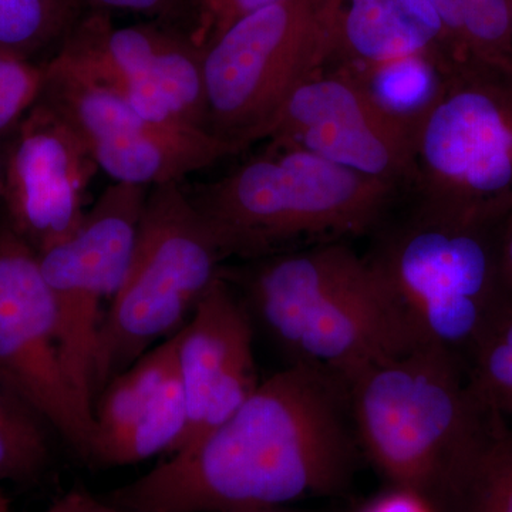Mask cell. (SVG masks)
<instances>
[{"label": "cell", "instance_id": "obj_1", "mask_svg": "<svg viewBox=\"0 0 512 512\" xmlns=\"http://www.w3.org/2000/svg\"><path fill=\"white\" fill-rule=\"evenodd\" d=\"M359 453L345 380L288 365L220 429L106 500L123 512L285 507L345 490Z\"/></svg>", "mask_w": 512, "mask_h": 512}, {"label": "cell", "instance_id": "obj_2", "mask_svg": "<svg viewBox=\"0 0 512 512\" xmlns=\"http://www.w3.org/2000/svg\"><path fill=\"white\" fill-rule=\"evenodd\" d=\"M220 275L291 365L348 382L417 348L375 268L346 241L224 265Z\"/></svg>", "mask_w": 512, "mask_h": 512}, {"label": "cell", "instance_id": "obj_3", "mask_svg": "<svg viewBox=\"0 0 512 512\" xmlns=\"http://www.w3.org/2000/svg\"><path fill=\"white\" fill-rule=\"evenodd\" d=\"M497 221L402 195L369 235L366 258L417 346L443 350L467 367L478 345L512 308Z\"/></svg>", "mask_w": 512, "mask_h": 512}, {"label": "cell", "instance_id": "obj_4", "mask_svg": "<svg viewBox=\"0 0 512 512\" xmlns=\"http://www.w3.org/2000/svg\"><path fill=\"white\" fill-rule=\"evenodd\" d=\"M184 188L228 259L239 261L369 237L404 194L279 141L218 180Z\"/></svg>", "mask_w": 512, "mask_h": 512}, {"label": "cell", "instance_id": "obj_5", "mask_svg": "<svg viewBox=\"0 0 512 512\" xmlns=\"http://www.w3.org/2000/svg\"><path fill=\"white\" fill-rule=\"evenodd\" d=\"M346 386L360 451L396 491L440 508L493 416L464 363L417 346Z\"/></svg>", "mask_w": 512, "mask_h": 512}, {"label": "cell", "instance_id": "obj_6", "mask_svg": "<svg viewBox=\"0 0 512 512\" xmlns=\"http://www.w3.org/2000/svg\"><path fill=\"white\" fill-rule=\"evenodd\" d=\"M228 256L184 183L148 191L123 284L101 319L93 397L160 339L180 332Z\"/></svg>", "mask_w": 512, "mask_h": 512}, {"label": "cell", "instance_id": "obj_7", "mask_svg": "<svg viewBox=\"0 0 512 512\" xmlns=\"http://www.w3.org/2000/svg\"><path fill=\"white\" fill-rule=\"evenodd\" d=\"M342 0H281L202 49L207 131L237 151L264 140L301 84L335 64Z\"/></svg>", "mask_w": 512, "mask_h": 512}, {"label": "cell", "instance_id": "obj_8", "mask_svg": "<svg viewBox=\"0 0 512 512\" xmlns=\"http://www.w3.org/2000/svg\"><path fill=\"white\" fill-rule=\"evenodd\" d=\"M413 174L404 195L500 221L512 207V70L463 64L413 116Z\"/></svg>", "mask_w": 512, "mask_h": 512}, {"label": "cell", "instance_id": "obj_9", "mask_svg": "<svg viewBox=\"0 0 512 512\" xmlns=\"http://www.w3.org/2000/svg\"><path fill=\"white\" fill-rule=\"evenodd\" d=\"M151 187L113 183L69 238L39 254L59 320L64 372L84 412L94 419L93 362L101 302L113 299L133 258Z\"/></svg>", "mask_w": 512, "mask_h": 512}, {"label": "cell", "instance_id": "obj_10", "mask_svg": "<svg viewBox=\"0 0 512 512\" xmlns=\"http://www.w3.org/2000/svg\"><path fill=\"white\" fill-rule=\"evenodd\" d=\"M39 99L69 124L114 183H183L188 175L237 154L201 128L148 120L120 94L56 57L43 63Z\"/></svg>", "mask_w": 512, "mask_h": 512}, {"label": "cell", "instance_id": "obj_11", "mask_svg": "<svg viewBox=\"0 0 512 512\" xmlns=\"http://www.w3.org/2000/svg\"><path fill=\"white\" fill-rule=\"evenodd\" d=\"M0 382L93 464L96 421L77 399L60 355L59 320L39 256L0 215Z\"/></svg>", "mask_w": 512, "mask_h": 512}, {"label": "cell", "instance_id": "obj_12", "mask_svg": "<svg viewBox=\"0 0 512 512\" xmlns=\"http://www.w3.org/2000/svg\"><path fill=\"white\" fill-rule=\"evenodd\" d=\"M53 57L148 120L207 131L202 49L181 30L153 20L120 26L110 13L89 10Z\"/></svg>", "mask_w": 512, "mask_h": 512}, {"label": "cell", "instance_id": "obj_13", "mask_svg": "<svg viewBox=\"0 0 512 512\" xmlns=\"http://www.w3.org/2000/svg\"><path fill=\"white\" fill-rule=\"evenodd\" d=\"M412 128L413 117L390 110L355 73L332 66L289 96L264 140L301 147L406 191L413 174Z\"/></svg>", "mask_w": 512, "mask_h": 512}, {"label": "cell", "instance_id": "obj_14", "mask_svg": "<svg viewBox=\"0 0 512 512\" xmlns=\"http://www.w3.org/2000/svg\"><path fill=\"white\" fill-rule=\"evenodd\" d=\"M96 170L69 124L39 99L3 140L0 215L42 254L79 227Z\"/></svg>", "mask_w": 512, "mask_h": 512}, {"label": "cell", "instance_id": "obj_15", "mask_svg": "<svg viewBox=\"0 0 512 512\" xmlns=\"http://www.w3.org/2000/svg\"><path fill=\"white\" fill-rule=\"evenodd\" d=\"M251 316L222 276L178 332L177 372L187 426L173 450H184L227 423L259 386Z\"/></svg>", "mask_w": 512, "mask_h": 512}, {"label": "cell", "instance_id": "obj_16", "mask_svg": "<svg viewBox=\"0 0 512 512\" xmlns=\"http://www.w3.org/2000/svg\"><path fill=\"white\" fill-rule=\"evenodd\" d=\"M423 57L439 73L451 66L446 33L430 0H342L333 66L356 76Z\"/></svg>", "mask_w": 512, "mask_h": 512}, {"label": "cell", "instance_id": "obj_17", "mask_svg": "<svg viewBox=\"0 0 512 512\" xmlns=\"http://www.w3.org/2000/svg\"><path fill=\"white\" fill-rule=\"evenodd\" d=\"M178 333L144 353L114 377L94 403L97 440L93 464L123 436L177 369Z\"/></svg>", "mask_w": 512, "mask_h": 512}, {"label": "cell", "instance_id": "obj_18", "mask_svg": "<svg viewBox=\"0 0 512 512\" xmlns=\"http://www.w3.org/2000/svg\"><path fill=\"white\" fill-rule=\"evenodd\" d=\"M440 508L454 512H512V427L493 412L484 436Z\"/></svg>", "mask_w": 512, "mask_h": 512}, {"label": "cell", "instance_id": "obj_19", "mask_svg": "<svg viewBox=\"0 0 512 512\" xmlns=\"http://www.w3.org/2000/svg\"><path fill=\"white\" fill-rule=\"evenodd\" d=\"M87 12L80 0H0V52L52 59Z\"/></svg>", "mask_w": 512, "mask_h": 512}, {"label": "cell", "instance_id": "obj_20", "mask_svg": "<svg viewBox=\"0 0 512 512\" xmlns=\"http://www.w3.org/2000/svg\"><path fill=\"white\" fill-rule=\"evenodd\" d=\"M187 400L177 369L153 402L103 454L99 466H128L171 453L187 426Z\"/></svg>", "mask_w": 512, "mask_h": 512}, {"label": "cell", "instance_id": "obj_21", "mask_svg": "<svg viewBox=\"0 0 512 512\" xmlns=\"http://www.w3.org/2000/svg\"><path fill=\"white\" fill-rule=\"evenodd\" d=\"M471 386L485 406L512 421V308L478 345L467 365Z\"/></svg>", "mask_w": 512, "mask_h": 512}, {"label": "cell", "instance_id": "obj_22", "mask_svg": "<svg viewBox=\"0 0 512 512\" xmlns=\"http://www.w3.org/2000/svg\"><path fill=\"white\" fill-rule=\"evenodd\" d=\"M43 86V64L0 52V138L39 100Z\"/></svg>", "mask_w": 512, "mask_h": 512}, {"label": "cell", "instance_id": "obj_23", "mask_svg": "<svg viewBox=\"0 0 512 512\" xmlns=\"http://www.w3.org/2000/svg\"><path fill=\"white\" fill-rule=\"evenodd\" d=\"M89 10H99L110 15L133 13L146 20L170 26L194 37V0H80ZM194 40V39H192Z\"/></svg>", "mask_w": 512, "mask_h": 512}, {"label": "cell", "instance_id": "obj_24", "mask_svg": "<svg viewBox=\"0 0 512 512\" xmlns=\"http://www.w3.org/2000/svg\"><path fill=\"white\" fill-rule=\"evenodd\" d=\"M194 43L204 49L232 23L281 0H194Z\"/></svg>", "mask_w": 512, "mask_h": 512}, {"label": "cell", "instance_id": "obj_25", "mask_svg": "<svg viewBox=\"0 0 512 512\" xmlns=\"http://www.w3.org/2000/svg\"><path fill=\"white\" fill-rule=\"evenodd\" d=\"M49 446H40L0 427V481H26L45 468Z\"/></svg>", "mask_w": 512, "mask_h": 512}, {"label": "cell", "instance_id": "obj_26", "mask_svg": "<svg viewBox=\"0 0 512 512\" xmlns=\"http://www.w3.org/2000/svg\"><path fill=\"white\" fill-rule=\"evenodd\" d=\"M0 427L32 441L47 446L46 423L20 400L12 390L0 382Z\"/></svg>", "mask_w": 512, "mask_h": 512}, {"label": "cell", "instance_id": "obj_27", "mask_svg": "<svg viewBox=\"0 0 512 512\" xmlns=\"http://www.w3.org/2000/svg\"><path fill=\"white\" fill-rule=\"evenodd\" d=\"M42 512H123L107 500H99L82 490H73L57 498Z\"/></svg>", "mask_w": 512, "mask_h": 512}, {"label": "cell", "instance_id": "obj_28", "mask_svg": "<svg viewBox=\"0 0 512 512\" xmlns=\"http://www.w3.org/2000/svg\"><path fill=\"white\" fill-rule=\"evenodd\" d=\"M504 218L507 220L500 234V261L505 282L512 292V207Z\"/></svg>", "mask_w": 512, "mask_h": 512}, {"label": "cell", "instance_id": "obj_29", "mask_svg": "<svg viewBox=\"0 0 512 512\" xmlns=\"http://www.w3.org/2000/svg\"><path fill=\"white\" fill-rule=\"evenodd\" d=\"M228 512H296L288 510L285 507H264V508H248V510H237Z\"/></svg>", "mask_w": 512, "mask_h": 512}, {"label": "cell", "instance_id": "obj_30", "mask_svg": "<svg viewBox=\"0 0 512 512\" xmlns=\"http://www.w3.org/2000/svg\"><path fill=\"white\" fill-rule=\"evenodd\" d=\"M0 512H9V501L2 493H0Z\"/></svg>", "mask_w": 512, "mask_h": 512}, {"label": "cell", "instance_id": "obj_31", "mask_svg": "<svg viewBox=\"0 0 512 512\" xmlns=\"http://www.w3.org/2000/svg\"><path fill=\"white\" fill-rule=\"evenodd\" d=\"M3 140H5V137L0 138V171H2Z\"/></svg>", "mask_w": 512, "mask_h": 512}, {"label": "cell", "instance_id": "obj_32", "mask_svg": "<svg viewBox=\"0 0 512 512\" xmlns=\"http://www.w3.org/2000/svg\"><path fill=\"white\" fill-rule=\"evenodd\" d=\"M511 20H512V9H511Z\"/></svg>", "mask_w": 512, "mask_h": 512}, {"label": "cell", "instance_id": "obj_33", "mask_svg": "<svg viewBox=\"0 0 512 512\" xmlns=\"http://www.w3.org/2000/svg\"><path fill=\"white\" fill-rule=\"evenodd\" d=\"M224 512H228V511H224Z\"/></svg>", "mask_w": 512, "mask_h": 512}]
</instances>
